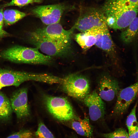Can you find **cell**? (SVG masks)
Wrapping results in <instances>:
<instances>
[{
    "label": "cell",
    "instance_id": "obj_1",
    "mask_svg": "<svg viewBox=\"0 0 138 138\" xmlns=\"http://www.w3.org/2000/svg\"><path fill=\"white\" fill-rule=\"evenodd\" d=\"M102 11L108 27L115 30L127 27L137 17L138 8L127 6L120 0H107Z\"/></svg>",
    "mask_w": 138,
    "mask_h": 138
},
{
    "label": "cell",
    "instance_id": "obj_2",
    "mask_svg": "<svg viewBox=\"0 0 138 138\" xmlns=\"http://www.w3.org/2000/svg\"><path fill=\"white\" fill-rule=\"evenodd\" d=\"M3 58L17 63L47 64L52 60L51 56L41 53L38 49L20 46L8 48L1 53Z\"/></svg>",
    "mask_w": 138,
    "mask_h": 138
},
{
    "label": "cell",
    "instance_id": "obj_3",
    "mask_svg": "<svg viewBox=\"0 0 138 138\" xmlns=\"http://www.w3.org/2000/svg\"><path fill=\"white\" fill-rule=\"evenodd\" d=\"M29 40L36 48L50 56L66 57L72 52L71 45L60 43L36 30L30 33Z\"/></svg>",
    "mask_w": 138,
    "mask_h": 138
},
{
    "label": "cell",
    "instance_id": "obj_4",
    "mask_svg": "<svg viewBox=\"0 0 138 138\" xmlns=\"http://www.w3.org/2000/svg\"><path fill=\"white\" fill-rule=\"evenodd\" d=\"M43 101L47 110L55 118L61 121L68 122L80 118L66 98L45 95Z\"/></svg>",
    "mask_w": 138,
    "mask_h": 138
},
{
    "label": "cell",
    "instance_id": "obj_5",
    "mask_svg": "<svg viewBox=\"0 0 138 138\" xmlns=\"http://www.w3.org/2000/svg\"><path fill=\"white\" fill-rule=\"evenodd\" d=\"M81 32L108 26L102 11L94 7L82 9L73 26Z\"/></svg>",
    "mask_w": 138,
    "mask_h": 138
},
{
    "label": "cell",
    "instance_id": "obj_6",
    "mask_svg": "<svg viewBox=\"0 0 138 138\" xmlns=\"http://www.w3.org/2000/svg\"><path fill=\"white\" fill-rule=\"evenodd\" d=\"M60 84L62 90L67 95L78 100H83L89 93V80L82 74H70L63 78Z\"/></svg>",
    "mask_w": 138,
    "mask_h": 138
},
{
    "label": "cell",
    "instance_id": "obj_7",
    "mask_svg": "<svg viewBox=\"0 0 138 138\" xmlns=\"http://www.w3.org/2000/svg\"><path fill=\"white\" fill-rule=\"evenodd\" d=\"M40 73L7 70L0 68V90L7 86H19L23 82L29 80L40 82Z\"/></svg>",
    "mask_w": 138,
    "mask_h": 138
},
{
    "label": "cell",
    "instance_id": "obj_8",
    "mask_svg": "<svg viewBox=\"0 0 138 138\" xmlns=\"http://www.w3.org/2000/svg\"><path fill=\"white\" fill-rule=\"evenodd\" d=\"M138 95V81L120 90L111 112L112 115L117 116L124 114Z\"/></svg>",
    "mask_w": 138,
    "mask_h": 138
},
{
    "label": "cell",
    "instance_id": "obj_9",
    "mask_svg": "<svg viewBox=\"0 0 138 138\" xmlns=\"http://www.w3.org/2000/svg\"><path fill=\"white\" fill-rule=\"evenodd\" d=\"M98 94L103 100L107 101L113 100L120 91L117 80L108 74H104L98 81Z\"/></svg>",
    "mask_w": 138,
    "mask_h": 138
},
{
    "label": "cell",
    "instance_id": "obj_10",
    "mask_svg": "<svg viewBox=\"0 0 138 138\" xmlns=\"http://www.w3.org/2000/svg\"><path fill=\"white\" fill-rule=\"evenodd\" d=\"M65 9L63 5L57 4L37 6L32 11L43 23L48 25L59 23Z\"/></svg>",
    "mask_w": 138,
    "mask_h": 138
},
{
    "label": "cell",
    "instance_id": "obj_11",
    "mask_svg": "<svg viewBox=\"0 0 138 138\" xmlns=\"http://www.w3.org/2000/svg\"><path fill=\"white\" fill-rule=\"evenodd\" d=\"M75 29L73 26L68 30H65L59 23L48 25L46 27L38 29L36 30L60 43L71 45L72 39Z\"/></svg>",
    "mask_w": 138,
    "mask_h": 138
},
{
    "label": "cell",
    "instance_id": "obj_12",
    "mask_svg": "<svg viewBox=\"0 0 138 138\" xmlns=\"http://www.w3.org/2000/svg\"><path fill=\"white\" fill-rule=\"evenodd\" d=\"M12 108L18 119L28 117L30 110L28 102V89L22 88L15 91L10 100Z\"/></svg>",
    "mask_w": 138,
    "mask_h": 138
},
{
    "label": "cell",
    "instance_id": "obj_13",
    "mask_svg": "<svg viewBox=\"0 0 138 138\" xmlns=\"http://www.w3.org/2000/svg\"><path fill=\"white\" fill-rule=\"evenodd\" d=\"M83 100L88 108L89 117L91 120L97 121L104 118L105 103L96 91L89 93Z\"/></svg>",
    "mask_w": 138,
    "mask_h": 138
},
{
    "label": "cell",
    "instance_id": "obj_14",
    "mask_svg": "<svg viewBox=\"0 0 138 138\" xmlns=\"http://www.w3.org/2000/svg\"><path fill=\"white\" fill-rule=\"evenodd\" d=\"M89 31L95 36L96 40L95 45L97 47L109 54L114 53V45L108 26Z\"/></svg>",
    "mask_w": 138,
    "mask_h": 138
},
{
    "label": "cell",
    "instance_id": "obj_15",
    "mask_svg": "<svg viewBox=\"0 0 138 138\" xmlns=\"http://www.w3.org/2000/svg\"><path fill=\"white\" fill-rule=\"evenodd\" d=\"M68 122L71 128L79 135L89 138L93 137V129L88 117Z\"/></svg>",
    "mask_w": 138,
    "mask_h": 138
},
{
    "label": "cell",
    "instance_id": "obj_16",
    "mask_svg": "<svg viewBox=\"0 0 138 138\" xmlns=\"http://www.w3.org/2000/svg\"><path fill=\"white\" fill-rule=\"evenodd\" d=\"M138 36V17H136L121 33V40L126 44L134 41Z\"/></svg>",
    "mask_w": 138,
    "mask_h": 138
},
{
    "label": "cell",
    "instance_id": "obj_17",
    "mask_svg": "<svg viewBox=\"0 0 138 138\" xmlns=\"http://www.w3.org/2000/svg\"><path fill=\"white\" fill-rule=\"evenodd\" d=\"M74 39L81 48L85 50L95 45L96 41L95 36L89 31L75 34Z\"/></svg>",
    "mask_w": 138,
    "mask_h": 138
},
{
    "label": "cell",
    "instance_id": "obj_18",
    "mask_svg": "<svg viewBox=\"0 0 138 138\" xmlns=\"http://www.w3.org/2000/svg\"><path fill=\"white\" fill-rule=\"evenodd\" d=\"M12 111L10 100L4 94L0 91V120L9 119Z\"/></svg>",
    "mask_w": 138,
    "mask_h": 138
},
{
    "label": "cell",
    "instance_id": "obj_19",
    "mask_svg": "<svg viewBox=\"0 0 138 138\" xmlns=\"http://www.w3.org/2000/svg\"><path fill=\"white\" fill-rule=\"evenodd\" d=\"M4 20L6 25L13 24L25 17L26 14L15 9H7L3 12Z\"/></svg>",
    "mask_w": 138,
    "mask_h": 138
},
{
    "label": "cell",
    "instance_id": "obj_20",
    "mask_svg": "<svg viewBox=\"0 0 138 138\" xmlns=\"http://www.w3.org/2000/svg\"><path fill=\"white\" fill-rule=\"evenodd\" d=\"M137 105L136 102L130 113L126 121V124L129 131V135L133 133L136 130L138 124L136 116V111Z\"/></svg>",
    "mask_w": 138,
    "mask_h": 138
},
{
    "label": "cell",
    "instance_id": "obj_21",
    "mask_svg": "<svg viewBox=\"0 0 138 138\" xmlns=\"http://www.w3.org/2000/svg\"><path fill=\"white\" fill-rule=\"evenodd\" d=\"M35 135L38 138H55L51 132L42 122L39 123Z\"/></svg>",
    "mask_w": 138,
    "mask_h": 138
},
{
    "label": "cell",
    "instance_id": "obj_22",
    "mask_svg": "<svg viewBox=\"0 0 138 138\" xmlns=\"http://www.w3.org/2000/svg\"><path fill=\"white\" fill-rule=\"evenodd\" d=\"M101 135L104 138H129V133L122 128L117 129L111 132L102 133Z\"/></svg>",
    "mask_w": 138,
    "mask_h": 138
},
{
    "label": "cell",
    "instance_id": "obj_23",
    "mask_svg": "<svg viewBox=\"0 0 138 138\" xmlns=\"http://www.w3.org/2000/svg\"><path fill=\"white\" fill-rule=\"evenodd\" d=\"M33 132L29 130L24 129L15 132L6 138H33Z\"/></svg>",
    "mask_w": 138,
    "mask_h": 138
},
{
    "label": "cell",
    "instance_id": "obj_24",
    "mask_svg": "<svg viewBox=\"0 0 138 138\" xmlns=\"http://www.w3.org/2000/svg\"><path fill=\"white\" fill-rule=\"evenodd\" d=\"M33 1V0H12L10 2L7 4L6 6H22L31 3Z\"/></svg>",
    "mask_w": 138,
    "mask_h": 138
},
{
    "label": "cell",
    "instance_id": "obj_25",
    "mask_svg": "<svg viewBox=\"0 0 138 138\" xmlns=\"http://www.w3.org/2000/svg\"><path fill=\"white\" fill-rule=\"evenodd\" d=\"M3 12L2 9H0V30H3L2 28L4 20Z\"/></svg>",
    "mask_w": 138,
    "mask_h": 138
},
{
    "label": "cell",
    "instance_id": "obj_26",
    "mask_svg": "<svg viewBox=\"0 0 138 138\" xmlns=\"http://www.w3.org/2000/svg\"><path fill=\"white\" fill-rule=\"evenodd\" d=\"M129 138H138V123L136 131L133 133L129 135Z\"/></svg>",
    "mask_w": 138,
    "mask_h": 138
},
{
    "label": "cell",
    "instance_id": "obj_27",
    "mask_svg": "<svg viewBox=\"0 0 138 138\" xmlns=\"http://www.w3.org/2000/svg\"><path fill=\"white\" fill-rule=\"evenodd\" d=\"M8 33L3 30H0V38L8 36Z\"/></svg>",
    "mask_w": 138,
    "mask_h": 138
}]
</instances>
